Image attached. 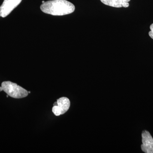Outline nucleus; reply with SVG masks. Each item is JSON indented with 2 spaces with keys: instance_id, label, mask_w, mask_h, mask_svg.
Here are the masks:
<instances>
[{
  "instance_id": "f257e3e1",
  "label": "nucleus",
  "mask_w": 153,
  "mask_h": 153,
  "mask_svg": "<svg viewBox=\"0 0 153 153\" xmlns=\"http://www.w3.org/2000/svg\"><path fill=\"white\" fill-rule=\"evenodd\" d=\"M42 12L52 16H62L72 13L75 6L66 0H52L45 2L41 6Z\"/></svg>"
},
{
  "instance_id": "f03ea898",
  "label": "nucleus",
  "mask_w": 153,
  "mask_h": 153,
  "mask_svg": "<svg viewBox=\"0 0 153 153\" xmlns=\"http://www.w3.org/2000/svg\"><path fill=\"white\" fill-rule=\"evenodd\" d=\"M3 91L9 96L14 98H25L29 93L25 88L11 81H4L1 84Z\"/></svg>"
},
{
  "instance_id": "7ed1b4c3",
  "label": "nucleus",
  "mask_w": 153,
  "mask_h": 153,
  "mask_svg": "<svg viewBox=\"0 0 153 153\" xmlns=\"http://www.w3.org/2000/svg\"><path fill=\"white\" fill-rule=\"evenodd\" d=\"M53 104L52 111L55 116H59L67 112L70 106L69 100L66 97H62L57 100Z\"/></svg>"
},
{
  "instance_id": "20e7f679",
  "label": "nucleus",
  "mask_w": 153,
  "mask_h": 153,
  "mask_svg": "<svg viewBox=\"0 0 153 153\" xmlns=\"http://www.w3.org/2000/svg\"><path fill=\"white\" fill-rule=\"evenodd\" d=\"M22 1V0H4L0 6V17L5 18L8 16Z\"/></svg>"
},
{
  "instance_id": "39448f33",
  "label": "nucleus",
  "mask_w": 153,
  "mask_h": 153,
  "mask_svg": "<svg viewBox=\"0 0 153 153\" xmlns=\"http://www.w3.org/2000/svg\"><path fill=\"white\" fill-rule=\"evenodd\" d=\"M142 150L146 153H153V138L151 134L147 131H143L142 134Z\"/></svg>"
},
{
  "instance_id": "423d86ee",
  "label": "nucleus",
  "mask_w": 153,
  "mask_h": 153,
  "mask_svg": "<svg viewBox=\"0 0 153 153\" xmlns=\"http://www.w3.org/2000/svg\"><path fill=\"white\" fill-rule=\"evenodd\" d=\"M106 5L116 8L128 7L130 0H100Z\"/></svg>"
},
{
  "instance_id": "0eeeda50",
  "label": "nucleus",
  "mask_w": 153,
  "mask_h": 153,
  "mask_svg": "<svg viewBox=\"0 0 153 153\" xmlns=\"http://www.w3.org/2000/svg\"><path fill=\"white\" fill-rule=\"evenodd\" d=\"M150 29L151 30L149 33V36L152 39H153V24L151 25L150 27Z\"/></svg>"
},
{
  "instance_id": "6e6552de",
  "label": "nucleus",
  "mask_w": 153,
  "mask_h": 153,
  "mask_svg": "<svg viewBox=\"0 0 153 153\" xmlns=\"http://www.w3.org/2000/svg\"><path fill=\"white\" fill-rule=\"evenodd\" d=\"M3 91L2 87L1 86V87H0V91Z\"/></svg>"
},
{
  "instance_id": "1a4fd4ad",
  "label": "nucleus",
  "mask_w": 153,
  "mask_h": 153,
  "mask_svg": "<svg viewBox=\"0 0 153 153\" xmlns=\"http://www.w3.org/2000/svg\"><path fill=\"white\" fill-rule=\"evenodd\" d=\"M28 93H31V91H28Z\"/></svg>"
},
{
  "instance_id": "9d476101",
  "label": "nucleus",
  "mask_w": 153,
  "mask_h": 153,
  "mask_svg": "<svg viewBox=\"0 0 153 153\" xmlns=\"http://www.w3.org/2000/svg\"><path fill=\"white\" fill-rule=\"evenodd\" d=\"M44 2H45V1H42V3H44Z\"/></svg>"
}]
</instances>
